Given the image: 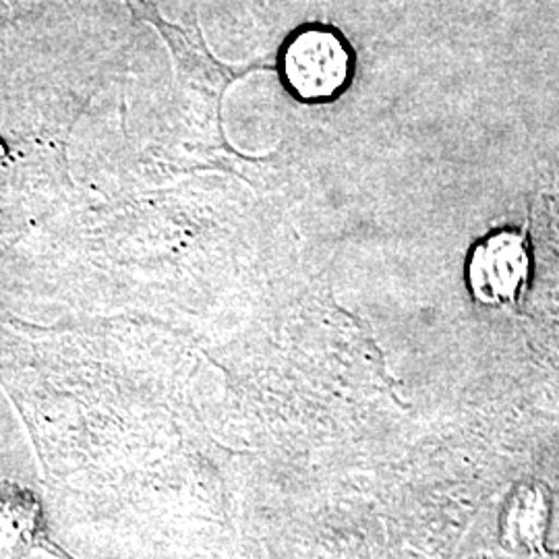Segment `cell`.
Here are the masks:
<instances>
[{
    "label": "cell",
    "instance_id": "cell-4",
    "mask_svg": "<svg viewBox=\"0 0 559 559\" xmlns=\"http://www.w3.org/2000/svg\"><path fill=\"white\" fill-rule=\"evenodd\" d=\"M551 522V498L539 480H520L500 512V540L512 551L539 554Z\"/></svg>",
    "mask_w": 559,
    "mask_h": 559
},
{
    "label": "cell",
    "instance_id": "cell-5",
    "mask_svg": "<svg viewBox=\"0 0 559 559\" xmlns=\"http://www.w3.org/2000/svg\"><path fill=\"white\" fill-rule=\"evenodd\" d=\"M537 559H559V551H547V549H543L537 554Z\"/></svg>",
    "mask_w": 559,
    "mask_h": 559
},
{
    "label": "cell",
    "instance_id": "cell-2",
    "mask_svg": "<svg viewBox=\"0 0 559 559\" xmlns=\"http://www.w3.org/2000/svg\"><path fill=\"white\" fill-rule=\"evenodd\" d=\"M528 253L516 233H496L475 247L466 280L473 297L483 305H514L528 278Z\"/></svg>",
    "mask_w": 559,
    "mask_h": 559
},
{
    "label": "cell",
    "instance_id": "cell-6",
    "mask_svg": "<svg viewBox=\"0 0 559 559\" xmlns=\"http://www.w3.org/2000/svg\"><path fill=\"white\" fill-rule=\"evenodd\" d=\"M2 158H7V145H4V141L0 140V160Z\"/></svg>",
    "mask_w": 559,
    "mask_h": 559
},
{
    "label": "cell",
    "instance_id": "cell-3",
    "mask_svg": "<svg viewBox=\"0 0 559 559\" xmlns=\"http://www.w3.org/2000/svg\"><path fill=\"white\" fill-rule=\"evenodd\" d=\"M67 556L48 535L38 496L15 480H0V559H27L34 551Z\"/></svg>",
    "mask_w": 559,
    "mask_h": 559
},
{
    "label": "cell",
    "instance_id": "cell-1",
    "mask_svg": "<svg viewBox=\"0 0 559 559\" xmlns=\"http://www.w3.org/2000/svg\"><path fill=\"white\" fill-rule=\"evenodd\" d=\"M286 87L307 104L336 100L353 80V55L336 32L309 27L286 44L282 52Z\"/></svg>",
    "mask_w": 559,
    "mask_h": 559
}]
</instances>
